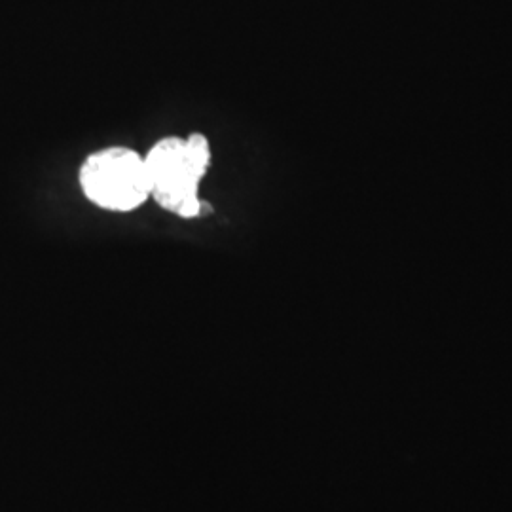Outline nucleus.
<instances>
[{
    "label": "nucleus",
    "instance_id": "obj_1",
    "mask_svg": "<svg viewBox=\"0 0 512 512\" xmlns=\"http://www.w3.org/2000/svg\"><path fill=\"white\" fill-rule=\"evenodd\" d=\"M150 198L179 219L202 215L200 183L211 167L209 139L196 131L188 137L169 135L145 154Z\"/></svg>",
    "mask_w": 512,
    "mask_h": 512
},
{
    "label": "nucleus",
    "instance_id": "obj_2",
    "mask_svg": "<svg viewBox=\"0 0 512 512\" xmlns=\"http://www.w3.org/2000/svg\"><path fill=\"white\" fill-rule=\"evenodd\" d=\"M78 184L88 202L110 213H129L150 200L145 156L129 147L90 154L78 169Z\"/></svg>",
    "mask_w": 512,
    "mask_h": 512
}]
</instances>
